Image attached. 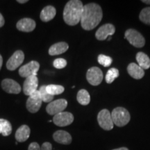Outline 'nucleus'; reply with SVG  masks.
Wrapping results in <instances>:
<instances>
[{
    "mask_svg": "<svg viewBox=\"0 0 150 150\" xmlns=\"http://www.w3.org/2000/svg\"><path fill=\"white\" fill-rule=\"evenodd\" d=\"M136 61L138 65L143 70H147L150 67V59L143 52H138L136 54Z\"/></svg>",
    "mask_w": 150,
    "mask_h": 150,
    "instance_id": "412c9836",
    "label": "nucleus"
},
{
    "mask_svg": "<svg viewBox=\"0 0 150 150\" xmlns=\"http://www.w3.org/2000/svg\"><path fill=\"white\" fill-rule=\"evenodd\" d=\"M4 23H5V20L4 18V17L0 13V28L2 27L4 25Z\"/></svg>",
    "mask_w": 150,
    "mask_h": 150,
    "instance_id": "2f4dec72",
    "label": "nucleus"
},
{
    "mask_svg": "<svg viewBox=\"0 0 150 150\" xmlns=\"http://www.w3.org/2000/svg\"><path fill=\"white\" fill-rule=\"evenodd\" d=\"M39 93H40L41 99H42V102H47V103H50L53 100L54 97L53 95H50V93H47L46 90V86H42L38 90Z\"/></svg>",
    "mask_w": 150,
    "mask_h": 150,
    "instance_id": "393cba45",
    "label": "nucleus"
},
{
    "mask_svg": "<svg viewBox=\"0 0 150 150\" xmlns=\"http://www.w3.org/2000/svg\"><path fill=\"white\" fill-rule=\"evenodd\" d=\"M56 8L52 6H47L45 7L41 11L40 18L42 22H47L53 20L54 17L56 16Z\"/></svg>",
    "mask_w": 150,
    "mask_h": 150,
    "instance_id": "6ab92c4d",
    "label": "nucleus"
},
{
    "mask_svg": "<svg viewBox=\"0 0 150 150\" xmlns=\"http://www.w3.org/2000/svg\"><path fill=\"white\" fill-rule=\"evenodd\" d=\"M97 121L101 128L104 130L110 131L113 129L114 124L112 120L111 114L107 109H103L99 112Z\"/></svg>",
    "mask_w": 150,
    "mask_h": 150,
    "instance_id": "39448f33",
    "label": "nucleus"
},
{
    "mask_svg": "<svg viewBox=\"0 0 150 150\" xmlns=\"http://www.w3.org/2000/svg\"><path fill=\"white\" fill-rule=\"evenodd\" d=\"M35 22L31 18L21 19L16 24L17 29L23 32H31L35 29Z\"/></svg>",
    "mask_w": 150,
    "mask_h": 150,
    "instance_id": "2eb2a0df",
    "label": "nucleus"
},
{
    "mask_svg": "<svg viewBox=\"0 0 150 150\" xmlns=\"http://www.w3.org/2000/svg\"><path fill=\"white\" fill-rule=\"evenodd\" d=\"M1 88L6 93L19 94L21 92V86L16 81L11 79H5L1 81Z\"/></svg>",
    "mask_w": 150,
    "mask_h": 150,
    "instance_id": "4468645a",
    "label": "nucleus"
},
{
    "mask_svg": "<svg viewBox=\"0 0 150 150\" xmlns=\"http://www.w3.org/2000/svg\"><path fill=\"white\" fill-rule=\"evenodd\" d=\"M98 62L100 65H102V66L105 67H109L110 65H111L112 60L110 56L104 55V54H100L98 56Z\"/></svg>",
    "mask_w": 150,
    "mask_h": 150,
    "instance_id": "cd10ccee",
    "label": "nucleus"
},
{
    "mask_svg": "<svg viewBox=\"0 0 150 150\" xmlns=\"http://www.w3.org/2000/svg\"><path fill=\"white\" fill-rule=\"evenodd\" d=\"M83 5L80 0H70L65 6L63 20L70 26L76 25L81 21Z\"/></svg>",
    "mask_w": 150,
    "mask_h": 150,
    "instance_id": "f03ea898",
    "label": "nucleus"
},
{
    "mask_svg": "<svg viewBox=\"0 0 150 150\" xmlns=\"http://www.w3.org/2000/svg\"><path fill=\"white\" fill-rule=\"evenodd\" d=\"M2 133V128H1V125H0V134Z\"/></svg>",
    "mask_w": 150,
    "mask_h": 150,
    "instance_id": "e433bc0d",
    "label": "nucleus"
},
{
    "mask_svg": "<svg viewBox=\"0 0 150 150\" xmlns=\"http://www.w3.org/2000/svg\"><path fill=\"white\" fill-rule=\"evenodd\" d=\"M53 65L56 69H63L66 67L67 61L64 59H62V58L56 59L54 61Z\"/></svg>",
    "mask_w": 150,
    "mask_h": 150,
    "instance_id": "c85d7f7f",
    "label": "nucleus"
},
{
    "mask_svg": "<svg viewBox=\"0 0 150 150\" xmlns=\"http://www.w3.org/2000/svg\"><path fill=\"white\" fill-rule=\"evenodd\" d=\"M17 1L20 4H24V3H27L28 1V0H18Z\"/></svg>",
    "mask_w": 150,
    "mask_h": 150,
    "instance_id": "72a5a7b5",
    "label": "nucleus"
},
{
    "mask_svg": "<svg viewBox=\"0 0 150 150\" xmlns=\"http://www.w3.org/2000/svg\"><path fill=\"white\" fill-rule=\"evenodd\" d=\"M127 72L135 79H140L145 75V71L138 64L131 63L127 67Z\"/></svg>",
    "mask_w": 150,
    "mask_h": 150,
    "instance_id": "f3484780",
    "label": "nucleus"
},
{
    "mask_svg": "<svg viewBox=\"0 0 150 150\" xmlns=\"http://www.w3.org/2000/svg\"><path fill=\"white\" fill-rule=\"evenodd\" d=\"M119 76V71L116 68H110L106 74V81L107 83H111L116 78Z\"/></svg>",
    "mask_w": 150,
    "mask_h": 150,
    "instance_id": "a878e982",
    "label": "nucleus"
},
{
    "mask_svg": "<svg viewBox=\"0 0 150 150\" xmlns=\"http://www.w3.org/2000/svg\"><path fill=\"white\" fill-rule=\"evenodd\" d=\"M67 106V102L65 99H56L51 102L46 107V111L49 115H55L60 112H63Z\"/></svg>",
    "mask_w": 150,
    "mask_h": 150,
    "instance_id": "0eeeda50",
    "label": "nucleus"
},
{
    "mask_svg": "<svg viewBox=\"0 0 150 150\" xmlns=\"http://www.w3.org/2000/svg\"><path fill=\"white\" fill-rule=\"evenodd\" d=\"M86 79L92 86H98L102 83L103 80L102 71L97 67H91L86 73Z\"/></svg>",
    "mask_w": 150,
    "mask_h": 150,
    "instance_id": "1a4fd4ad",
    "label": "nucleus"
},
{
    "mask_svg": "<svg viewBox=\"0 0 150 150\" xmlns=\"http://www.w3.org/2000/svg\"><path fill=\"white\" fill-rule=\"evenodd\" d=\"M142 2L147 4H150V0H142Z\"/></svg>",
    "mask_w": 150,
    "mask_h": 150,
    "instance_id": "c9c22d12",
    "label": "nucleus"
},
{
    "mask_svg": "<svg viewBox=\"0 0 150 150\" xmlns=\"http://www.w3.org/2000/svg\"><path fill=\"white\" fill-rule=\"evenodd\" d=\"M38 86V79L37 76H31L26 78L23 84V92L24 95L30 96L37 91Z\"/></svg>",
    "mask_w": 150,
    "mask_h": 150,
    "instance_id": "f8f14e48",
    "label": "nucleus"
},
{
    "mask_svg": "<svg viewBox=\"0 0 150 150\" xmlns=\"http://www.w3.org/2000/svg\"><path fill=\"white\" fill-rule=\"evenodd\" d=\"M111 117L114 125L119 127L126 126L131 119L129 111L123 107L114 108L111 112Z\"/></svg>",
    "mask_w": 150,
    "mask_h": 150,
    "instance_id": "7ed1b4c3",
    "label": "nucleus"
},
{
    "mask_svg": "<svg viewBox=\"0 0 150 150\" xmlns=\"http://www.w3.org/2000/svg\"><path fill=\"white\" fill-rule=\"evenodd\" d=\"M115 32V28L111 24H106L102 25L97 30L95 37L99 40H105L109 36H111Z\"/></svg>",
    "mask_w": 150,
    "mask_h": 150,
    "instance_id": "ddd939ff",
    "label": "nucleus"
},
{
    "mask_svg": "<svg viewBox=\"0 0 150 150\" xmlns=\"http://www.w3.org/2000/svg\"><path fill=\"white\" fill-rule=\"evenodd\" d=\"M103 13L100 6L95 3H90L83 6V11L81 18V27L86 31L95 29L100 23Z\"/></svg>",
    "mask_w": 150,
    "mask_h": 150,
    "instance_id": "f257e3e1",
    "label": "nucleus"
},
{
    "mask_svg": "<svg viewBox=\"0 0 150 150\" xmlns=\"http://www.w3.org/2000/svg\"><path fill=\"white\" fill-rule=\"evenodd\" d=\"M0 125H1V128H2V133L1 134L4 136H8L12 132V126L10 122L7 120L0 119Z\"/></svg>",
    "mask_w": 150,
    "mask_h": 150,
    "instance_id": "b1692460",
    "label": "nucleus"
},
{
    "mask_svg": "<svg viewBox=\"0 0 150 150\" xmlns=\"http://www.w3.org/2000/svg\"><path fill=\"white\" fill-rule=\"evenodd\" d=\"M42 100L41 99L40 93L37 90L32 95L29 96L26 106H27V110L30 112L35 113L40 110L41 106H42Z\"/></svg>",
    "mask_w": 150,
    "mask_h": 150,
    "instance_id": "423d86ee",
    "label": "nucleus"
},
{
    "mask_svg": "<svg viewBox=\"0 0 150 150\" xmlns=\"http://www.w3.org/2000/svg\"><path fill=\"white\" fill-rule=\"evenodd\" d=\"M125 38L135 47L141 48L145 45V40L141 33L135 29H128L125 32Z\"/></svg>",
    "mask_w": 150,
    "mask_h": 150,
    "instance_id": "20e7f679",
    "label": "nucleus"
},
{
    "mask_svg": "<svg viewBox=\"0 0 150 150\" xmlns=\"http://www.w3.org/2000/svg\"><path fill=\"white\" fill-rule=\"evenodd\" d=\"M40 68V64L38 62L31 61L27 64L22 65L19 70V74L22 77L27 78L31 76H36Z\"/></svg>",
    "mask_w": 150,
    "mask_h": 150,
    "instance_id": "6e6552de",
    "label": "nucleus"
},
{
    "mask_svg": "<svg viewBox=\"0 0 150 150\" xmlns=\"http://www.w3.org/2000/svg\"><path fill=\"white\" fill-rule=\"evenodd\" d=\"M41 150H52V145L50 142H45L41 146Z\"/></svg>",
    "mask_w": 150,
    "mask_h": 150,
    "instance_id": "7c9ffc66",
    "label": "nucleus"
},
{
    "mask_svg": "<svg viewBox=\"0 0 150 150\" xmlns=\"http://www.w3.org/2000/svg\"><path fill=\"white\" fill-rule=\"evenodd\" d=\"M31 130L27 125H22L18 129L16 133V139L18 142H23L29 139Z\"/></svg>",
    "mask_w": 150,
    "mask_h": 150,
    "instance_id": "a211bd4d",
    "label": "nucleus"
},
{
    "mask_svg": "<svg viewBox=\"0 0 150 150\" xmlns=\"http://www.w3.org/2000/svg\"><path fill=\"white\" fill-rule=\"evenodd\" d=\"M24 54L21 50H17L11 56L6 63V67L8 70L13 71L16 70L20 65L23 63Z\"/></svg>",
    "mask_w": 150,
    "mask_h": 150,
    "instance_id": "9b49d317",
    "label": "nucleus"
},
{
    "mask_svg": "<svg viewBox=\"0 0 150 150\" xmlns=\"http://www.w3.org/2000/svg\"><path fill=\"white\" fill-rule=\"evenodd\" d=\"M2 64H3V58L1 54H0V70H1V67H2Z\"/></svg>",
    "mask_w": 150,
    "mask_h": 150,
    "instance_id": "473e14b6",
    "label": "nucleus"
},
{
    "mask_svg": "<svg viewBox=\"0 0 150 150\" xmlns=\"http://www.w3.org/2000/svg\"><path fill=\"white\" fill-rule=\"evenodd\" d=\"M74 121V116L70 112H61L53 117V122L58 127H66Z\"/></svg>",
    "mask_w": 150,
    "mask_h": 150,
    "instance_id": "9d476101",
    "label": "nucleus"
},
{
    "mask_svg": "<svg viewBox=\"0 0 150 150\" xmlns=\"http://www.w3.org/2000/svg\"><path fill=\"white\" fill-rule=\"evenodd\" d=\"M112 150H129L128 148L127 147H120V148H118V149H112Z\"/></svg>",
    "mask_w": 150,
    "mask_h": 150,
    "instance_id": "f704fd0d",
    "label": "nucleus"
},
{
    "mask_svg": "<svg viewBox=\"0 0 150 150\" xmlns=\"http://www.w3.org/2000/svg\"><path fill=\"white\" fill-rule=\"evenodd\" d=\"M139 18L143 23L150 25V7L142 9L140 13Z\"/></svg>",
    "mask_w": 150,
    "mask_h": 150,
    "instance_id": "bb28decb",
    "label": "nucleus"
},
{
    "mask_svg": "<svg viewBox=\"0 0 150 150\" xmlns=\"http://www.w3.org/2000/svg\"><path fill=\"white\" fill-rule=\"evenodd\" d=\"M28 150H41V147H40V145H38V143L33 142H31V143L29 145Z\"/></svg>",
    "mask_w": 150,
    "mask_h": 150,
    "instance_id": "c756f323",
    "label": "nucleus"
},
{
    "mask_svg": "<svg viewBox=\"0 0 150 150\" xmlns=\"http://www.w3.org/2000/svg\"><path fill=\"white\" fill-rule=\"evenodd\" d=\"M46 90L48 93L54 96V95H58L63 93L65 91V88L62 86L51 84V85L46 86Z\"/></svg>",
    "mask_w": 150,
    "mask_h": 150,
    "instance_id": "5701e85b",
    "label": "nucleus"
},
{
    "mask_svg": "<svg viewBox=\"0 0 150 150\" xmlns=\"http://www.w3.org/2000/svg\"><path fill=\"white\" fill-rule=\"evenodd\" d=\"M76 99H77L78 102L80 104L83 105V106H86V105L89 104L90 102H91L90 94L85 89H81L78 92Z\"/></svg>",
    "mask_w": 150,
    "mask_h": 150,
    "instance_id": "4be33fe9",
    "label": "nucleus"
},
{
    "mask_svg": "<svg viewBox=\"0 0 150 150\" xmlns=\"http://www.w3.org/2000/svg\"><path fill=\"white\" fill-rule=\"evenodd\" d=\"M53 138L55 142L62 145H70L72 140L71 135L63 130L56 131L53 134Z\"/></svg>",
    "mask_w": 150,
    "mask_h": 150,
    "instance_id": "dca6fc26",
    "label": "nucleus"
},
{
    "mask_svg": "<svg viewBox=\"0 0 150 150\" xmlns=\"http://www.w3.org/2000/svg\"><path fill=\"white\" fill-rule=\"evenodd\" d=\"M69 46L66 42H60L53 45L50 47L49 54L51 56L59 55V54L65 53L68 50Z\"/></svg>",
    "mask_w": 150,
    "mask_h": 150,
    "instance_id": "aec40b11",
    "label": "nucleus"
}]
</instances>
